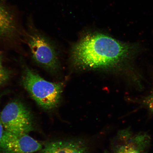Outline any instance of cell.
<instances>
[{
  "label": "cell",
  "mask_w": 153,
  "mask_h": 153,
  "mask_svg": "<svg viewBox=\"0 0 153 153\" xmlns=\"http://www.w3.org/2000/svg\"><path fill=\"white\" fill-rule=\"evenodd\" d=\"M143 102L149 109L153 112V91L152 94L145 99Z\"/></svg>",
  "instance_id": "cell-10"
},
{
  "label": "cell",
  "mask_w": 153,
  "mask_h": 153,
  "mask_svg": "<svg viewBox=\"0 0 153 153\" xmlns=\"http://www.w3.org/2000/svg\"><path fill=\"white\" fill-rule=\"evenodd\" d=\"M151 143L148 134L135 133L127 128L118 132L108 149L114 153H147Z\"/></svg>",
  "instance_id": "cell-4"
},
{
  "label": "cell",
  "mask_w": 153,
  "mask_h": 153,
  "mask_svg": "<svg viewBox=\"0 0 153 153\" xmlns=\"http://www.w3.org/2000/svg\"><path fill=\"white\" fill-rule=\"evenodd\" d=\"M0 1H3V0H0Z\"/></svg>",
  "instance_id": "cell-14"
},
{
  "label": "cell",
  "mask_w": 153,
  "mask_h": 153,
  "mask_svg": "<svg viewBox=\"0 0 153 153\" xmlns=\"http://www.w3.org/2000/svg\"><path fill=\"white\" fill-rule=\"evenodd\" d=\"M104 153H114L109 150H108L105 151V152Z\"/></svg>",
  "instance_id": "cell-13"
},
{
  "label": "cell",
  "mask_w": 153,
  "mask_h": 153,
  "mask_svg": "<svg viewBox=\"0 0 153 153\" xmlns=\"http://www.w3.org/2000/svg\"><path fill=\"white\" fill-rule=\"evenodd\" d=\"M28 45L33 58L38 64L51 70L58 68L56 53L45 38L39 35L32 36L29 40Z\"/></svg>",
  "instance_id": "cell-6"
},
{
  "label": "cell",
  "mask_w": 153,
  "mask_h": 153,
  "mask_svg": "<svg viewBox=\"0 0 153 153\" xmlns=\"http://www.w3.org/2000/svg\"><path fill=\"white\" fill-rule=\"evenodd\" d=\"M138 46L103 34H88L73 47L72 59L76 66L85 69L122 70L135 57Z\"/></svg>",
  "instance_id": "cell-1"
},
{
  "label": "cell",
  "mask_w": 153,
  "mask_h": 153,
  "mask_svg": "<svg viewBox=\"0 0 153 153\" xmlns=\"http://www.w3.org/2000/svg\"><path fill=\"white\" fill-rule=\"evenodd\" d=\"M42 148L41 143L25 134H14L4 131L0 141L2 153H32Z\"/></svg>",
  "instance_id": "cell-5"
},
{
  "label": "cell",
  "mask_w": 153,
  "mask_h": 153,
  "mask_svg": "<svg viewBox=\"0 0 153 153\" xmlns=\"http://www.w3.org/2000/svg\"><path fill=\"white\" fill-rule=\"evenodd\" d=\"M3 68L2 64V56L1 53H0V69Z\"/></svg>",
  "instance_id": "cell-12"
},
{
  "label": "cell",
  "mask_w": 153,
  "mask_h": 153,
  "mask_svg": "<svg viewBox=\"0 0 153 153\" xmlns=\"http://www.w3.org/2000/svg\"><path fill=\"white\" fill-rule=\"evenodd\" d=\"M22 78L25 88L39 106L48 110L58 106L62 91V83L48 81L27 67L24 68Z\"/></svg>",
  "instance_id": "cell-2"
},
{
  "label": "cell",
  "mask_w": 153,
  "mask_h": 153,
  "mask_svg": "<svg viewBox=\"0 0 153 153\" xmlns=\"http://www.w3.org/2000/svg\"><path fill=\"white\" fill-rule=\"evenodd\" d=\"M2 123L1 122V118H0V141H1L2 137L4 130Z\"/></svg>",
  "instance_id": "cell-11"
},
{
  "label": "cell",
  "mask_w": 153,
  "mask_h": 153,
  "mask_svg": "<svg viewBox=\"0 0 153 153\" xmlns=\"http://www.w3.org/2000/svg\"><path fill=\"white\" fill-rule=\"evenodd\" d=\"M42 153H88V148L80 140L54 141L46 143Z\"/></svg>",
  "instance_id": "cell-7"
},
{
  "label": "cell",
  "mask_w": 153,
  "mask_h": 153,
  "mask_svg": "<svg viewBox=\"0 0 153 153\" xmlns=\"http://www.w3.org/2000/svg\"><path fill=\"white\" fill-rule=\"evenodd\" d=\"M9 76L10 74L8 71L3 68L0 69V86L7 81Z\"/></svg>",
  "instance_id": "cell-9"
},
{
  "label": "cell",
  "mask_w": 153,
  "mask_h": 153,
  "mask_svg": "<svg viewBox=\"0 0 153 153\" xmlns=\"http://www.w3.org/2000/svg\"><path fill=\"white\" fill-rule=\"evenodd\" d=\"M15 29L14 21L11 15L0 6V36L11 34Z\"/></svg>",
  "instance_id": "cell-8"
},
{
  "label": "cell",
  "mask_w": 153,
  "mask_h": 153,
  "mask_svg": "<svg viewBox=\"0 0 153 153\" xmlns=\"http://www.w3.org/2000/svg\"><path fill=\"white\" fill-rule=\"evenodd\" d=\"M4 131L11 133L28 134L33 130L31 113L20 101L10 102L0 113Z\"/></svg>",
  "instance_id": "cell-3"
}]
</instances>
